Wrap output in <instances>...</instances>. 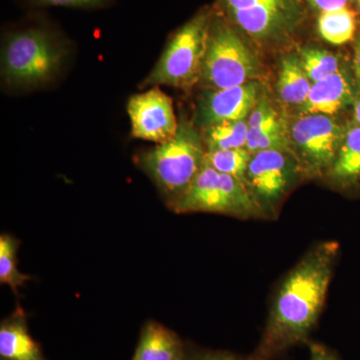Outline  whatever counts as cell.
I'll list each match as a JSON object with an SVG mask.
<instances>
[{
  "label": "cell",
  "mask_w": 360,
  "mask_h": 360,
  "mask_svg": "<svg viewBox=\"0 0 360 360\" xmlns=\"http://www.w3.org/2000/svg\"><path fill=\"white\" fill-rule=\"evenodd\" d=\"M340 251L338 241L316 243L284 276L253 356L276 360L292 348L307 345L323 309Z\"/></svg>",
  "instance_id": "1"
},
{
  "label": "cell",
  "mask_w": 360,
  "mask_h": 360,
  "mask_svg": "<svg viewBox=\"0 0 360 360\" xmlns=\"http://www.w3.org/2000/svg\"><path fill=\"white\" fill-rule=\"evenodd\" d=\"M206 151L198 130L191 123L182 122L172 139L141 153L136 163L169 207L186 193L205 167Z\"/></svg>",
  "instance_id": "2"
},
{
  "label": "cell",
  "mask_w": 360,
  "mask_h": 360,
  "mask_svg": "<svg viewBox=\"0 0 360 360\" xmlns=\"http://www.w3.org/2000/svg\"><path fill=\"white\" fill-rule=\"evenodd\" d=\"M66 53L65 45L44 28L11 33L2 46V77L14 86L46 84L60 70Z\"/></svg>",
  "instance_id": "3"
},
{
  "label": "cell",
  "mask_w": 360,
  "mask_h": 360,
  "mask_svg": "<svg viewBox=\"0 0 360 360\" xmlns=\"http://www.w3.org/2000/svg\"><path fill=\"white\" fill-rule=\"evenodd\" d=\"M212 11L205 9L174 33L142 86L168 85L186 89L201 77L203 61L207 49Z\"/></svg>",
  "instance_id": "4"
},
{
  "label": "cell",
  "mask_w": 360,
  "mask_h": 360,
  "mask_svg": "<svg viewBox=\"0 0 360 360\" xmlns=\"http://www.w3.org/2000/svg\"><path fill=\"white\" fill-rule=\"evenodd\" d=\"M176 213L210 212L236 219H262L245 182L205 162L186 193L169 206Z\"/></svg>",
  "instance_id": "5"
},
{
  "label": "cell",
  "mask_w": 360,
  "mask_h": 360,
  "mask_svg": "<svg viewBox=\"0 0 360 360\" xmlns=\"http://www.w3.org/2000/svg\"><path fill=\"white\" fill-rule=\"evenodd\" d=\"M258 71L255 54L231 26L212 18L200 80L215 89L248 84Z\"/></svg>",
  "instance_id": "6"
},
{
  "label": "cell",
  "mask_w": 360,
  "mask_h": 360,
  "mask_svg": "<svg viewBox=\"0 0 360 360\" xmlns=\"http://www.w3.org/2000/svg\"><path fill=\"white\" fill-rule=\"evenodd\" d=\"M281 149L259 151L251 155L245 184L262 219L277 217V208L290 191L302 165Z\"/></svg>",
  "instance_id": "7"
},
{
  "label": "cell",
  "mask_w": 360,
  "mask_h": 360,
  "mask_svg": "<svg viewBox=\"0 0 360 360\" xmlns=\"http://www.w3.org/2000/svg\"><path fill=\"white\" fill-rule=\"evenodd\" d=\"M342 130L328 115H307L292 127V139L302 155L304 172H328L343 139Z\"/></svg>",
  "instance_id": "8"
},
{
  "label": "cell",
  "mask_w": 360,
  "mask_h": 360,
  "mask_svg": "<svg viewBox=\"0 0 360 360\" xmlns=\"http://www.w3.org/2000/svg\"><path fill=\"white\" fill-rule=\"evenodd\" d=\"M232 20L255 39L288 32L298 18L295 0H222Z\"/></svg>",
  "instance_id": "9"
},
{
  "label": "cell",
  "mask_w": 360,
  "mask_h": 360,
  "mask_svg": "<svg viewBox=\"0 0 360 360\" xmlns=\"http://www.w3.org/2000/svg\"><path fill=\"white\" fill-rule=\"evenodd\" d=\"M127 112L134 139L165 143L179 130L172 98L158 87L130 97Z\"/></svg>",
  "instance_id": "10"
},
{
  "label": "cell",
  "mask_w": 360,
  "mask_h": 360,
  "mask_svg": "<svg viewBox=\"0 0 360 360\" xmlns=\"http://www.w3.org/2000/svg\"><path fill=\"white\" fill-rule=\"evenodd\" d=\"M258 85L245 84L210 91L200 103V120L205 127L224 122L245 120L255 110Z\"/></svg>",
  "instance_id": "11"
},
{
  "label": "cell",
  "mask_w": 360,
  "mask_h": 360,
  "mask_svg": "<svg viewBox=\"0 0 360 360\" xmlns=\"http://www.w3.org/2000/svg\"><path fill=\"white\" fill-rule=\"evenodd\" d=\"M0 360H47L39 343L30 335L27 316L21 307L0 324Z\"/></svg>",
  "instance_id": "12"
},
{
  "label": "cell",
  "mask_w": 360,
  "mask_h": 360,
  "mask_svg": "<svg viewBox=\"0 0 360 360\" xmlns=\"http://www.w3.org/2000/svg\"><path fill=\"white\" fill-rule=\"evenodd\" d=\"M354 89L345 72L335 75L312 84L309 98L303 104L305 115H333L354 103Z\"/></svg>",
  "instance_id": "13"
},
{
  "label": "cell",
  "mask_w": 360,
  "mask_h": 360,
  "mask_svg": "<svg viewBox=\"0 0 360 360\" xmlns=\"http://www.w3.org/2000/svg\"><path fill=\"white\" fill-rule=\"evenodd\" d=\"M186 345L174 330L158 321H148L132 360H184Z\"/></svg>",
  "instance_id": "14"
},
{
  "label": "cell",
  "mask_w": 360,
  "mask_h": 360,
  "mask_svg": "<svg viewBox=\"0 0 360 360\" xmlns=\"http://www.w3.org/2000/svg\"><path fill=\"white\" fill-rule=\"evenodd\" d=\"M328 176L343 189L360 187V125L352 123L343 134L342 142Z\"/></svg>",
  "instance_id": "15"
},
{
  "label": "cell",
  "mask_w": 360,
  "mask_h": 360,
  "mask_svg": "<svg viewBox=\"0 0 360 360\" xmlns=\"http://www.w3.org/2000/svg\"><path fill=\"white\" fill-rule=\"evenodd\" d=\"M311 85L300 60L292 56L284 59L278 80V91L284 103L303 105L309 98Z\"/></svg>",
  "instance_id": "16"
},
{
  "label": "cell",
  "mask_w": 360,
  "mask_h": 360,
  "mask_svg": "<svg viewBox=\"0 0 360 360\" xmlns=\"http://www.w3.org/2000/svg\"><path fill=\"white\" fill-rule=\"evenodd\" d=\"M319 32L329 44L340 45L354 39L356 20L354 11L343 7L333 11H324L319 15Z\"/></svg>",
  "instance_id": "17"
},
{
  "label": "cell",
  "mask_w": 360,
  "mask_h": 360,
  "mask_svg": "<svg viewBox=\"0 0 360 360\" xmlns=\"http://www.w3.org/2000/svg\"><path fill=\"white\" fill-rule=\"evenodd\" d=\"M205 129L206 150L246 148L248 124L245 120L217 123Z\"/></svg>",
  "instance_id": "18"
},
{
  "label": "cell",
  "mask_w": 360,
  "mask_h": 360,
  "mask_svg": "<svg viewBox=\"0 0 360 360\" xmlns=\"http://www.w3.org/2000/svg\"><path fill=\"white\" fill-rule=\"evenodd\" d=\"M18 246L20 241L11 234L0 236V283L8 285L16 295L18 288L30 279L18 269Z\"/></svg>",
  "instance_id": "19"
},
{
  "label": "cell",
  "mask_w": 360,
  "mask_h": 360,
  "mask_svg": "<svg viewBox=\"0 0 360 360\" xmlns=\"http://www.w3.org/2000/svg\"><path fill=\"white\" fill-rule=\"evenodd\" d=\"M251 155L246 148L207 150L205 162L220 174L231 175L245 182Z\"/></svg>",
  "instance_id": "20"
},
{
  "label": "cell",
  "mask_w": 360,
  "mask_h": 360,
  "mask_svg": "<svg viewBox=\"0 0 360 360\" xmlns=\"http://www.w3.org/2000/svg\"><path fill=\"white\" fill-rule=\"evenodd\" d=\"M300 63L312 84L340 71V61L335 54L321 49H304Z\"/></svg>",
  "instance_id": "21"
},
{
  "label": "cell",
  "mask_w": 360,
  "mask_h": 360,
  "mask_svg": "<svg viewBox=\"0 0 360 360\" xmlns=\"http://www.w3.org/2000/svg\"><path fill=\"white\" fill-rule=\"evenodd\" d=\"M184 360H259L252 354L243 356L224 350L205 349V348L189 347L186 345Z\"/></svg>",
  "instance_id": "22"
},
{
  "label": "cell",
  "mask_w": 360,
  "mask_h": 360,
  "mask_svg": "<svg viewBox=\"0 0 360 360\" xmlns=\"http://www.w3.org/2000/svg\"><path fill=\"white\" fill-rule=\"evenodd\" d=\"M35 6L70 7V8H94L103 6L110 0H30Z\"/></svg>",
  "instance_id": "23"
},
{
  "label": "cell",
  "mask_w": 360,
  "mask_h": 360,
  "mask_svg": "<svg viewBox=\"0 0 360 360\" xmlns=\"http://www.w3.org/2000/svg\"><path fill=\"white\" fill-rule=\"evenodd\" d=\"M307 347L309 348L310 360H341L335 352L321 342L310 340Z\"/></svg>",
  "instance_id": "24"
},
{
  "label": "cell",
  "mask_w": 360,
  "mask_h": 360,
  "mask_svg": "<svg viewBox=\"0 0 360 360\" xmlns=\"http://www.w3.org/2000/svg\"><path fill=\"white\" fill-rule=\"evenodd\" d=\"M307 1L321 13L343 8L347 7L348 4V0H307Z\"/></svg>",
  "instance_id": "25"
},
{
  "label": "cell",
  "mask_w": 360,
  "mask_h": 360,
  "mask_svg": "<svg viewBox=\"0 0 360 360\" xmlns=\"http://www.w3.org/2000/svg\"><path fill=\"white\" fill-rule=\"evenodd\" d=\"M354 66L355 73L360 71V39L357 41L356 46H355Z\"/></svg>",
  "instance_id": "26"
},
{
  "label": "cell",
  "mask_w": 360,
  "mask_h": 360,
  "mask_svg": "<svg viewBox=\"0 0 360 360\" xmlns=\"http://www.w3.org/2000/svg\"><path fill=\"white\" fill-rule=\"evenodd\" d=\"M354 120L360 125V94L354 101Z\"/></svg>",
  "instance_id": "27"
},
{
  "label": "cell",
  "mask_w": 360,
  "mask_h": 360,
  "mask_svg": "<svg viewBox=\"0 0 360 360\" xmlns=\"http://www.w3.org/2000/svg\"><path fill=\"white\" fill-rule=\"evenodd\" d=\"M355 75H356V77L359 78V80L360 82V71L359 72L355 73Z\"/></svg>",
  "instance_id": "28"
},
{
  "label": "cell",
  "mask_w": 360,
  "mask_h": 360,
  "mask_svg": "<svg viewBox=\"0 0 360 360\" xmlns=\"http://www.w3.org/2000/svg\"><path fill=\"white\" fill-rule=\"evenodd\" d=\"M359 11H360V0L359 1Z\"/></svg>",
  "instance_id": "29"
},
{
  "label": "cell",
  "mask_w": 360,
  "mask_h": 360,
  "mask_svg": "<svg viewBox=\"0 0 360 360\" xmlns=\"http://www.w3.org/2000/svg\"><path fill=\"white\" fill-rule=\"evenodd\" d=\"M357 1H359V0H357Z\"/></svg>",
  "instance_id": "30"
}]
</instances>
